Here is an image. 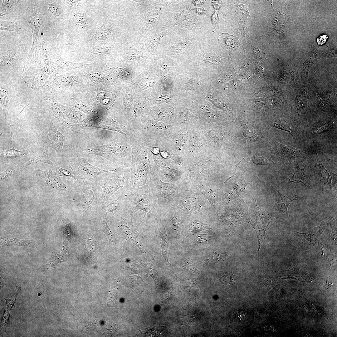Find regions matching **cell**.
<instances>
[{
  "mask_svg": "<svg viewBox=\"0 0 337 337\" xmlns=\"http://www.w3.org/2000/svg\"><path fill=\"white\" fill-rule=\"evenodd\" d=\"M120 192L121 198L128 202L133 212L139 210L145 212L143 218L146 216L145 225L160 211L157 198L147 184L138 188L129 184L121 189Z\"/></svg>",
  "mask_w": 337,
  "mask_h": 337,
  "instance_id": "obj_1",
  "label": "cell"
},
{
  "mask_svg": "<svg viewBox=\"0 0 337 337\" xmlns=\"http://www.w3.org/2000/svg\"><path fill=\"white\" fill-rule=\"evenodd\" d=\"M139 34L142 37L154 27L169 23L168 8L150 0H135Z\"/></svg>",
  "mask_w": 337,
  "mask_h": 337,
  "instance_id": "obj_2",
  "label": "cell"
},
{
  "mask_svg": "<svg viewBox=\"0 0 337 337\" xmlns=\"http://www.w3.org/2000/svg\"><path fill=\"white\" fill-rule=\"evenodd\" d=\"M147 184L157 199L160 211L169 206L173 200L179 195V190L175 184L166 183L159 178L154 168H151L147 177Z\"/></svg>",
  "mask_w": 337,
  "mask_h": 337,
  "instance_id": "obj_3",
  "label": "cell"
},
{
  "mask_svg": "<svg viewBox=\"0 0 337 337\" xmlns=\"http://www.w3.org/2000/svg\"><path fill=\"white\" fill-rule=\"evenodd\" d=\"M168 7L170 22L173 26L183 27L194 32L200 28L199 18L186 4L174 5Z\"/></svg>",
  "mask_w": 337,
  "mask_h": 337,
  "instance_id": "obj_4",
  "label": "cell"
},
{
  "mask_svg": "<svg viewBox=\"0 0 337 337\" xmlns=\"http://www.w3.org/2000/svg\"><path fill=\"white\" fill-rule=\"evenodd\" d=\"M129 204L127 201H124L122 213L118 222V227L126 238L136 245L142 253H144L145 248L133 222V211Z\"/></svg>",
  "mask_w": 337,
  "mask_h": 337,
  "instance_id": "obj_5",
  "label": "cell"
},
{
  "mask_svg": "<svg viewBox=\"0 0 337 337\" xmlns=\"http://www.w3.org/2000/svg\"><path fill=\"white\" fill-rule=\"evenodd\" d=\"M173 26L168 23L153 27L143 36L140 41L143 43L145 49L150 55H157L162 39L171 34L173 31Z\"/></svg>",
  "mask_w": 337,
  "mask_h": 337,
  "instance_id": "obj_6",
  "label": "cell"
},
{
  "mask_svg": "<svg viewBox=\"0 0 337 337\" xmlns=\"http://www.w3.org/2000/svg\"><path fill=\"white\" fill-rule=\"evenodd\" d=\"M130 174L129 170L121 173L112 174L102 178L100 183L103 188V193L100 201L106 203L109 198L119 189H121L129 184Z\"/></svg>",
  "mask_w": 337,
  "mask_h": 337,
  "instance_id": "obj_7",
  "label": "cell"
},
{
  "mask_svg": "<svg viewBox=\"0 0 337 337\" xmlns=\"http://www.w3.org/2000/svg\"><path fill=\"white\" fill-rule=\"evenodd\" d=\"M210 154L207 144L201 133L194 128L190 129L184 153L185 159H193Z\"/></svg>",
  "mask_w": 337,
  "mask_h": 337,
  "instance_id": "obj_8",
  "label": "cell"
},
{
  "mask_svg": "<svg viewBox=\"0 0 337 337\" xmlns=\"http://www.w3.org/2000/svg\"><path fill=\"white\" fill-rule=\"evenodd\" d=\"M40 139L44 147L51 148L58 153L63 152V147L65 137L53 125L52 121L48 128L41 134Z\"/></svg>",
  "mask_w": 337,
  "mask_h": 337,
  "instance_id": "obj_9",
  "label": "cell"
},
{
  "mask_svg": "<svg viewBox=\"0 0 337 337\" xmlns=\"http://www.w3.org/2000/svg\"><path fill=\"white\" fill-rule=\"evenodd\" d=\"M26 15L32 34V43L29 53L32 55L37 46L38 33L42 21L38 10L33 3L31 2L27 7Z\"/></svg>",
  "mask_w": 337,
  "mask_h": 337,
  "instance_id": "obj_10",
  "label": "cell"
},
{
  "mask_svg": "<svg viewBox=\"0 0 337 337\" xmlns=\"http://www.w3.org/2000/svg\"><path fill=\"white\" fill-rule=\"evenodd\" d=\"M73 166L76 172L85 176L93 178L105 173L115 171V170H106L93 166L88 163L85 158H82L77 154Z\"/></svg>",
  "mask_w": 337,
  "mask_h": 337,
  "instance_id": "obj_11",
  "label": "cell"
},
{
  "mask_svg": "<svg viewBox=\"0 0 337 337\" xmlns=\"http://www.w3.org/2000/svg\"><path fill=\"white\" fill-rule=\"evenodd\" d=\"M190 129L178 127L169 139L172 142L176 156L184 158Z\"/></svg>",
  "mask_w": 337,
  "mask_h": 337,
  "instance_id": "obj_12",
  "label": "cell"
},
{
  "mask_svg": "<svg viewBox=\"0 0 337 337\" xmlns=\"http://www.w3.org/2000/svg\"><path fill=\"white\" fill-rule=\"evenodd\" d=\"M315 163V169L316 177L318 182L328 191V192L332 191L331 179L330 173L325 168L321 161L319 159L315 150L314 154Z\"/></svg>",
  "mask_w": 337,
  "mask_h": 337,
  "instance_id": "obj_13",
  "label": "cell"
},
{
  "mask_svg": "<svg viewBox=\"0 0 337 337\" xmlns=\"http://www.w3.org/2000/svg\"><path fill=\"white\" fill-rule=\"evenodd\" d=\"M327 225V223L322 221L320 224L310 231L305 232H297L306 244H314L320 240L322 233Z\"/></svg>",
  "mask_w": 337,
  "mask_h": 337,
  "instance_id": "obj_14",
  "label": "cell"
},
{
  "mask_svg": "<svg viewBox=\"0 0 337 337\" xmlns=\"http://www.w3.org/2000/svg\"><path fill=\"white\" fill-rule=\"evenodd\" d=\"M277 151L281 155L288 159H300L303 158L305 153L302 150L285 145L276 141H273Z\"/></svg>",
  "mask_w": 337,
  "mask_h": 337,
  "instance_id": "obj_15",
  "label": "cell"
},
{
  "mask_svg": "<svg viewBox=\"0 0 337 337\" xmlns=\"http://www.w3.org/2000/svg\"><path fill=\"white\" fill-rule=\"evenodd\" d=\"M173 41L169 40V42L164 46H162L163 49H166L171 53L177 54L186 51L191 46L192 41L190 40L185 39L180 41Z\"/></svg>",
  "mask_w": 337,
  "mask_h": 337,
  "instance_id": "obj_16",
  "label": "cell"
},
{
  "mask_svg": "<svg viewBox=\"0 0 337 337\" xmlns=\"http://www.w3.org/2000/svg\"><path fill=\"white\" fill-rule=\"evenodd\" d=\"M114 34L113 26L110 23H105L95 31L92 39L94 42L109 39Z\"/></svg>",
  "mask_w": 337,
  "mask_h": 337,
  "instance_id": "obj_17",
  "label": "cell"
},
{
  "mask_svg": "<svg viewBox=\"0 0 337 337\" xmlns=\"http://www.w3.org/2000/svg\"><path fill=\"white\" fill-rule=\"evenodd\" d=\"M36 242L33 240H23L15 238H8L2 237L0 238V247H4L9 246H19L35 247Z\"/></svg>",
  "mask_w": 337,
  "mask_h": 337,
  "instance_id": "obj_18",
  "label": "cell"
},
{
  "mask_svg": "<svg viewBox=\"0 0 337 337\" xmlns=\"http://www.w3.org/2000/svg\"><path fill=\"white\" fill-rule=\"evenodd\" d=\"M157 227L158 232H159V234L160 235V243L162 255L165 260L168 264H170L168 257V251L169 242V237L167 234L165 227L161 221L160 224Z\"/></svg>",
  "mask_w": 337,
  "mask_h": 337,
  "instance_id": "obj_19",
  "label": "cell"
},
{
  "mask_svg": "<svg viewBox=\"0 0 337 337\" xmlns=\"http://www.w3.org/2000/svg\"><path fill=\"white\" fill-rule=\"evenodd\" d=\"M90 127L111 130L123 134L118 125L112 121L107 120L100 119L96 122H93L90 125Z\"/></svg>",
  "mask_w": 337,
  "mask_h": 337,
  "instance_id": "obj_20",
  "label": "cell"
},
{
  "mask_svg": "<svg viewBox=\"0 0 337 337\" xmlns=\"http://www.w3.org/2000/svg\"><path fill=\"white\" fill-rule=\"evenodd\" d=\"M305 168V167L303 168H300L299 164H297V165L295 167L293 172L291 175L287 183L289 184L294 182H300L309 188L307 184L305 174L304 172Z\"/></svg>",
  "mask_w": 337,
  "mask_h": 337,
  "instance_id": "obj_21",
  "label": "cell"
},
{
  "mask_svg": "<svg viewBox=\"0 0 337 337\" xmlns=\"http://www.w3.org/2000/svg\"><path fill=\"white\" fill-rule=\"evenodd\" d=\"M12 148L0 151L1 155L3 158L9 159H15L22 158L28 153L27 150H19L15 149L13 146Z\"/></svg>",
  "mask_w": 337,
  "mask_h": 337,
  "instance_id": "obj_22",
  "label": "cell"
},
{
  "mask_svg": "<svg viewBox=\"0 0 337 337\" xmlns=\"http://www.w3.org/2000/svg\"><path fill=\"white\" fill-rule=\"evenodd\" d=\"M38 163H46L54 166L55 168L57 166L53 163L50 160L48 156L47 147L44 148L43 153L41 155L37 157L32 158L24 165L25 167L31 164Z\"/></svg>",
  "mask_w": 337,
  "mask_h": 337,
  "instance_id": "obj_23",
  "label": "cell"
},
{
  "mask_svg": "<svg viewBox=\"0 0 337 337\" xmlns=\"http://www.w3.org/2000/svg\"><path fill=\"white\" fill-rule=\"evenodd\" d=\"M19 1V0H3L0 10V17L9 14L13 11L16 7Z\"/></svg>",
  "mask_w": 337,
  "mask_h": 337,
  "instance_id": "obj_24",
  "label": "cell"
},
{
  "mask_svg": "<svg viewBox=\"0 0 337 337\" xmlns=\"http://www.w3.org/2000/svg\"><path fill=\"white\" fill-rule=\"evenodd\" d=\"M168 222L169 227L176 235H180L182 227V222L181 219L178 216L171 215L169 217Z\"/></svg>",
  "mask_w": 337,
  "mask_h": 337,
  "instance_id": "obj_25",
  "label": "cell"
},
{
  "mask_svg": "<svg viewBox=\"0 0 337 337\" xmlns=\"http://www.w3.org/2000/svg\"><path fill=\"white\" fill-rule=\"evenodd\" d=\"M318 257L320 261L324 262L331 254V249L325 244L319 243L317 250Z\"/></svg>",
  "mask_w": 337,
  "mask_h": 337,
  "instance_id": "obj_26",
  "label": "cell"
},
{
  "mask_svg": "<svg viewBox=\"0 0 337 337\" xmlns=\"http://www.w3.org/2000/svg\"><path fill=\"white\" fill-rule=\"evenodd\" d=\"M73 23L76 25L86 26L90 23V19L82 13H74L72 15Z\"/></svg>",
  "mask_w": 337,
  "mask_h": 337,
  "instance_id": "obj_27",
  "label": "cell"
},
{
  "mask_svg": "<svg viewBox=\"0 0 337 337\" xmlns=\"http://www.w3.org/2000/svg\"><path fill=\"white\" fill-rule=\"evenodd\" d=\"M21 28L13 22L0 20V30L12 31L18 33Z\"/></svg>",
  "mask_w": 337,
  "mask_h": 337,
  "instance_id": "obj_28",
  "label": "cell"
},
{
  "mask_svg": "<svg viewBox=\"0 0 337 337\" xmlns=\"http://www.w3.org/2000/svg\"><path fill=\"white\" fill-rule=\"evenodd\" d=\"M275 190L280 196L281 200V203L288 207L291 202L301 199L300 197L299 196L298 192L297 191H296L295 193L293 196L289 197L283 194L278 190L276 189Z\"/></svg>",
  "mask_w": 337,
  "mask_h": 337,
  "instance_id": "obj_29",
  "label": "cell"
},
{
  "mask_svg": "<svg viewBox=\"0 0 337 337\" xmlns=\"http://www.w3.org/2000/svg\"><path fill=\"white\" fill-rule=\"evenodd\" d=\"M94 198V194L91 190H88L85 192L83 203V208L87 210L91 208Z\"/></svg>",
  "mask_w": 337,
  "mask_h": 337,
  "instance_id": "obj_30",
  "label": "cell"
},
{
  "mask_svg": "<svg viewBox=\"0 0 337 337\" xmlns=\"http://www.w3.org/2000/svg\"><path fill=\"white\" fill-rule=\"evenodd\" d=\"M270 127H273L287 132L291 136L294 138L293 129L286 123L277 122L273 123Z\"/></svg>",
  "mask_w": 337,
  "mask_h": 337,
  "instance_id": "obj_31",
  "label": "cell"
},
{
  "mask_svg": "<svg viewBox=\"0 0 337 337\" xmlns=\"http://www.w3.org/2000/svg\"><path fill=\"white\" fill-rule=\"evenodd\" d=\"M189 228L192 232L196 233L202 230L208 229L209 227L208 226L203 223L197 221H194L190 224Z\"/></svg>",
  "mask_w": 337,
  "mask_h": 337,
  "instance_id": "obj_32",
  "label": "cell"
},
{
  "mask_svg": "<svg viewBox=\"0 0 337 337\" xmlns=\"http://www.w3.org/2000/svg\"><path fill=\"white\" fill-rule=\"evenodd\" d=\"M24 166L17 165L7 168V169L0 174L1 179H5L11 176L14 173L22 168Z\"/></svg>",
  "mask_w": 337,
  "mask_h": 337,
  "instance_id": "obj_33",
  "label": "cell"
},
{
  "mask_svg": "<svg viewBox=\"0 0 337 337\" xmlns=\"http://www.w3.org/2000/svg\"><path fill=\"white\" fill-rule=\"evenodd\" d=\"M20 289L21 286L20 285L17 286L16 289L13 295L8 299H6L5 298H4L6 302L7 309L8 310H12V307L14 305L16 297L20 290Z\"/></svg>",
  "mask_w": 337,
  "mask_h": 337,
  "instance_id": "obj_34",
  "label": "cell"
},
{
  "mask_svg": "<svg viewBox=\"0 0 337 337\" xmlns=\"http://www.w3.org/2000/svg\"><path fill=\"white\" fill-rule=\"evenodd\" d=\"M113 47L110 45L100 46L96 49L94 51L96 55L105 56L110 54L113 50Z\"/></svg>",
  "mask_w": 337,
  "mask_h": 337,
  "instance_id": "obj_35",
  "label": "cell"
},
{
  "mask_svg": "<svg viewBox=\"0 0 337 337\" xmlns=\"http://www.w3.org/2000/svg\"><path fill=\"white\" fill-rule=\"evenodd\" d=\"M47 7L50 13L57 18L61 17V13L58 7L55 3L50 2L47 4Z\"/></svg>",
  "mask_w": 337,
  "mask_h": 337,
  "instance_id": "obj_36",
  "label": "cell"
},
{
  "mask_svg": "<svg viewBox=\"0 0 337 337\" xmlns=\"http://www.w3.org/2000/svg\"><path fill=\"white\" fill-rule=\"evenodd\" d=\"M107 214L106 213L104 217L103 226L104 227V232L107 235L109 239L112 242H114V235L110 229L107 222Z\"/></svg>",
  "mask_w": 337,
  "mask_h": 337,
  "instance_id": "obj_37",
  "label": "cell"
},
{
  "mask_svg": "<svg viewBox=\"0 0 337 337\" xmlns=\"http://www.w3.org/2000/svg\"><path fill=\"white\" fill-rule=\"evenodd\" d=\"M201 84L200 81L197 79H192L189 81L185 85V90L188 91L197 89Z\"/></svg>",
  "mask_w": 337,
  "mask_h": 337,
  "instance_id": "obj_38",
  "label": "cell"
},
{
  "mask_svg": "<svg viewBox=\"0 0 337 337\" xmlns=\"http://www.w3.org/2000/svg\"><path fill=\"white\" fill-rule=\"evenodd\" d=\"M273 208L278 210L281 213L284 214L286 217H288V207L286 206L282 203H281L279 204L276 203L274 206Z\"/></svg>",
  "mask_w": 337,
  "mask_h": 337,
  "instance_id": "obj_39",
  "label": "cell"
},
{
  "mask_svg": "<svg viewBox=\"0 0 337 337\" xmlns=\"http://www.w3.org/2000/svg\"><path fill=\"white\" fill-rule=\"evenodd\" d=\"M119 201L117 199L113 200L108 205L106 210V213H108L116 210L119 207Z\"/></svg>",
  "mask_w": 337,
  "mask_h": 337,
  "instance_id": "obj_40",
  "label": "cell"
},
{
  "mask_svg": "<svg viewBox=\"0 0 337 337\" xmlns=\"http://www.w3.org/2000/svg\"><path fill=\"white\" fill-rule=\"evenodd\" d=\"M330 127L329 124L324 125L314 129L312 133L314 134H320L328 131L330 129Z\"/></svg>",
  "mask_w": 337,
  "mask_h": 337,
  "instance_id": "obj_41",
  "label": "cell"
},
{
  "mask_svg": "<svg viewBox=\"0 0 337 337\" xmlns=\"http://www.w3.org/2000/svg\"><path fill=\"white\" fill-rule=\"evenodd\" d=\"M253 162L257 164H267L269 163V160L263 157L255 156L252 159Z\"/></svg>",
  "mask_w": 337,
  "mask_h": 337,
  "instance_id": "obj_42",
  "label": "cell"
},
{
  "mask_svg": "<svg viewBox=\"0 0 337 337\" xmlns=\"http://www.w3.org/2000/svg\"><path fill=\"white\" fill-rule=\"evenodd\" d=\"M330 175L331 179V183L332 189L334 192L335 197H337V175L334 173H330Z\"/></svg>",
  "mask_w": 337,
  "mask_h": 337,
  "instance_id": "obj_43",
  "label": "cell"
},
{
  "mask_svg": "<svg viewBox=\"0 0 337 337\" xmlns=\"http://www.w3.org/2000/svg\"><path fill=\"white\" fill-rule=\"evenodd\" d=\"M55 168L56 170L59 172V174L60 175L63 176H70L71 177H73V176L67 170L63 169L57 165Z\"/></svg>",
  "mask_w": 337,
  "mask_h": 337,
  "instance_id": "obj_44",
  "label": "cell"
},
{
  "mask_svg": "<svg viewBox=\"0 0 337 337\" xmlns=\"http://www.w3.org/2000/svg\"><path fill=\"white\" fill-rule=\"evenodd\" d=\"M194 12L199 16H205L208 13L207 10L201 7H196L194 9Z\"/></svg>",
  "mask_w": 337,
  "mask_h": 337,
  "instance_id": "obj_45",
  "label": "cell"
},
{
  "mask_svg": "<svg viewBox=\"0 0 337 337\" xmlns=\"http://www.w3.org/2000/svg\"><path fill=\"white\" fill-rule=\"evenodd\" d=\"M220 255L217 252L212 253L208 256L207 260L209 262L216 261L219 260Z\"/></svg>",
  "mask_w": 337,
  "mask_h": 337,
  "instance_id": "obj_46",
  "label": "cell"
},
{
  "mask_svg": "<svg viewBox=\"0 0 337 337\" xmlns=\"http://www.w3.org/2000/svg\"><path fill=\"white\" fill-rule=\"evenodd\" d=\"M232 275L228 274L223 276L221 279L220 281L224 284H230L232 281L233 279Z\"/></svg>",
  "mask_w": 337,
  "mask_h": 337,
  "instance_id": "obj_47",
  "label": "cell"
},
{
  "mask_svg": "<svg viewBox=\"0 0 337 337\" xmlns=\"http://www.w3.org/2000/svg\"><path fill=\"white\" fill-rule=\"evenodd\" d=\"M129 277L131 279L132 281L134 284L137 285H141L144 284L145 283V282L140 276H129Z\"/></svg>",
  "mask_w": 337,
  "mask_h": 337,
  "instance_id": "obj_48",
  "label": "cell"
},
{
  "mask_svg": "<svg viewBox=\"0 0 337 337\" xmlns=\"http://www.w3.org/2000/svg\"><path fill=\"white\" fill-rule=\"evenodd\" d=\"M209 238L208 235L207 234H201L198 235L196 239L197 241L200 242H207Z\"/></svg>",
  "mask_w": 337,
  "mask_h": 337,
  "instance_id": "obj_49",
  "label": "cell"
},
{
  "mask_svg": "<svg viewBox=\"0 0 337 337\" xmlns=\"http://www.w3.org/2000/svg\"><path fill=\"white\" fill-rule=\"evenodd\" d=\"M9 317V314L8 312V310L7 309V310L4 311L2 322L1 323V326L2 327H3L6 323L7 321L8 320Z\"/></svg>",
  "mask_w": 337,
  "mask_h": 337,
  "instance_id": "obj_50",
  "label": "cell"
},
{
  "mask_svg": "<svg viewBox=\"0 0 337 337\" xmlns=\"http://www.w3.org/2000/svg\"><path fill=\"white\" fill-rule=\"evenodd\" d=\"M328 38L326 35H324L318 38L316 41L319 45H322L325 42Z\"/></svg>",
  "mask_w": 337,
  "mask_h": 337,
  "instance_id": "obj_51",
  "label": "cell"
},
{
  "mask_svg": "<svg viewBox=\"0 0 337 337\" xmlns=\"http://www.w3.org/2000/svg\"><path fill=\"white\" fill-rule=\"evenodd\" d=\"M66 4L70 7H76L79 5V2L78 1L66 0L65 1Z\"/></svg>",
  "mask_w": 337,
  "mask_h": 337,
  "instance_id": "obj_52",
  "label": "cell"
},
{
  "mask_svg": "<svg viewBox=\"0 0 337 337\" xmlns=\"http://www.w3.org/2000/svg\"><path fill=\"white\" fill-rule=\"evenodd\" d=\"M132 101V99L129 94H127L125 98V105L126 107L130 106Z\"/></svg>",
  "mask_w": 337,
  "mask_h": 337,
  "instance_id": "obj_53",
  "label": "cell"
},
{
  "mask_svg": "<svg viewBox=\"0 0 337 337\" xmlns=\"http://www.w3.org/2000/svg\"><path fill=\"white\" fill-rule=\"evenodd\" d=\"M211 4L213 7L216 10L219 9L221 6V2L219 1H211Z\"/></svg>",
  "mask_w": 337,
  "mask_h": 337,
  "instance_id": "obj_54",
  "label": "cell"
},
{
  "mask_svg": "<svg viewBox=\"0 0 337 337\" xmlns=\"http://www.w3.org/2000/svg\"><path fill=\"white\" fill-rule=\"evenodd\" d=\"M206 1L194 0L192 1L193 4L196 7H201L205 3Z\"/></svg>",
  "mask_w": 337,
  "mask_h": 337,
  "instance_id": "obj_55",
  "label": "cell"
},
{
  "mask_svg": "<svg viewBox=\"0 0 337 337\" xmlns=\"http://www.w3.org/2000/svg\"><path fill=\"white\" fill-rule=\"evenodd\" d=\"M217 14V12L215 11L211 16V21L213 25L216 24L217 22L218 18Z\"/></svg>",
  "mask_w": 337,
  "mask_h": 337,
  "instance_id": "obj_56",
  "label": "cell"
}]
</instances>
